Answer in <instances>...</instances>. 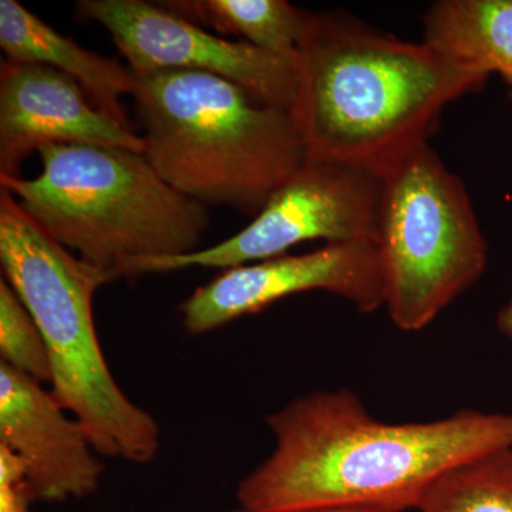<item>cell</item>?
<instances>
[{"instance_id":"6da1fadb","label":"cell","mask_w":512,"mask_h":512,"mask_svg":"<svg viewBox=\"0 0 512 512\" xmlns=\"http://www.w3.org/2000/svg\"><path fill=\"white\" fill-rule=\"evenodd\" d=\"M265 421L274 450L235 493L239 507L254 512L417 510L451 468L512 448V413L461 409L437 420L386 423L348 389L303 394Z\"/></svg>"},{"instance_id":"7a4b0ae2","label":"cell","mask_w":512,"mask_h":512,"mask_svg":"<svg viewBox=\"0 0 512 512\" xmlns=\"http://www.w3.org/2000/svg\"><path fill=\"white\" fill-rule=\"evenodd\" d=\"M295 66L291 114L306 158L377 174L429 143L446 107L488 80L343 12H311Z\"/></svg>"},{"instance_id":"3957f363","label":"cell","mask_w":512,"mask_h":512,"mask_svg":"<svg viewBox=\"0 0 512 512\" xmlns=\"http://www.w3.org/2000/svg\"><path fill=\"white\" fill-rule=\"evenodd\" d=\"M37 153L42 173L32 180L0 175V187L107 282L202 248L207 207L165 183L143 153L87 144H50Z\"/></svg>"},{"instance_id":"277c9868","label":"cell","mask_w":512,"mask_h":512,"mask_svg":"<svg viewBox=\"0 0 512 512\" xmlns=\"http://www.w3.org/2000/svg\"><path fill=\"white\" fill-rule=\"evenodd\" d=\"M133 96L144 156L165 183L201 204L255 218L306 160L291 111L214 74H134Z\"/></svg>"},{"instance_id":"5b68a950","label":"cell","mask_w":512,"mask_h":512,"mask_svg":"<svg viewBox=\"0 0 512 512\" xmlns=\"http://www.w3.org/2000/svg\"><path fill=\"white\" fill-rule=\"evenodd\" d=\"M0 262L45 339L57 403L80 421L101 457L151 463L160 427L121 390L94 326V295L107 279L50 237L3 187Z\"/></svg>"},{"instance_id":"8992f818","label":"cell","mask_w":512,"mask_h":512,"mask_svg":"<svg viewBox=\"0 0 512 512\" xmlns=\"http://www.w3.org/2000/svg\"><path fill=\"white\" fill-rule=\"evenodd\" d=\"M380 183L383 306L397 329L420 332L480 281L487 241L466 185L429 143L387 165Z\"/></svg>"},{"instance_id":"52a82bcc","label":"cell","mask_w":512,"mask_h":512,"mask_svg":"<svg viewBox=\"0 0 512 512\" xmlns=\"http://www.w3.org/2000/svg\"><path fill=\"white\" fill-rule=\"evenodd\" d=\"M380 185L375 171L306 158L248 227L212 247L148 262L144 274L187 268L225 271L286 255L296 245L318 239L376 244Z\"/></svg>"},{"instance_id":"ba28073f","label":"cell","mask_w":512,"mask_h":512,"mask_svg":"<svg viewBox=\"0 0 512 512\" xmlns=\"http://www.w3.org/2000/svg\"><path fill=\"white\" fill-rule=\"evenodd\" d=\"M82 18L99 23L134 74L188 70L214 74L266 106L291 111L298 90L292 60L211 35L160 3L146 0H80Z\"/></svg>"},{"instance_id":"9c48e42d","label":"cell","mask_w":512,"mask_h":512,"mask_svg":"<svg viewBox=\"0 0 512 512\" xmlns=\"http://www.w3.org/2000/svg\"><path fill=\"white\" fill-rule=\"evenodd\" d=\"M323 291L360 313L383 308L379 251L372 241L326 244L308 254L282 255L225 269L180 305L184 329L204 335L254 315L288 296Z\"/></svg>"},{"instance_id":"30bf717a","label":"cell","mask_w":512,"mask_h":512,"mask_svg":"<svg viewBox=\"0 0 512 512\" xmlns=\"http://www.w3.org/2000/svg\"><path fill=\"white\" fill-rule=\"evenodd\" d=\"M50 144L120 147L143 153L146 141L94 106L80 83L43 64L0 63V175Z\"/></svg>"},{"instance_id":"8fae6325","label":"cell","mask_w":512,"mask_h":512,"mask_svg":"<svg viewBox=\"0 0 512 512\" xmlns=\"http://www.w3.org/2000/svg\"><path fill=\"white\" fill-rule=\"evenodd\" d=\"M0 444L22 461L33 501L63 503L99 490L104 464L80 421L42 383L2 362Z\"/></svg>"},{"instance_id":"7c38bea8","label":"cell","mask_w":512,"mask_h":512,"mask_svg":"<svg viewBox=\"0 0 512 512\" xmlns=\"http://www.w3.org/2000/svg\"><path fill=\"white\" fill-rule=\"evenodd\" d=\"M0 46L8 62L43 64L72 77L97 109L133 128L123 97L134 93V74L116 59L83 49L16 0H0Z\"/></svg>"},{"instance_id":"4fadbf2b","label":"cell","mask_w":512,"mask_h":512,"mask_svg":"<svg viewBox=\"0 0 512 512\" xmlns=\"http://www.w3.org/2000/svg\"><path fill=\"white\" fill-rule=\"evenodd\" d=\"M423 25L424 42L461 66L500 74L512 99V0H439Z\"/></svg>"},{"instance_id":"5bb4252c","label":"cell","mask_w":512,"mask_h":512,"mask_svg":"<svg viewBox=\"0 0 512 512\" xmlns=\"http://www.w3.org/2000/svg\"><path fill=\"white\" fill-rule=\"evenodd\" d=\"M161 6L224 35L296 62L311 12L285 0H167Z\"/></svg>"},{"instance_id":"9a60e30c","label":"cell","mask_w":512,"mask_h":512,"mask_svg":"<svg viewBox=\"0 0 512 512\" xmlns=\"http://www.w3.org/2000/svg\"><path fill=\"white\" fill-rule=\"evenodd\" d=\"M420 512H512V448L464 461L437 478Z\"/></svg>"},{"instance_id":"2e32d148","label":"cell","mask_w":512,"mask_h":512,"mask_svg":"<svg viewBox=\"0 0 512 512\" xmlns=\"http://www.w3.org/2000/svg\"><path fill=\"white\" fill-rule=\"evenodd\" d=\"M0 362L39 383H50L45 339L12 286L0 281Z\"/></svg>"},{"instance_id":"e0dca14e","label":"cell","mask_w":512,"mask_h":512,"mask_svg":"<svg viewBox=\"0 0 512 512\" xmlns=\"http://www.w3.org/2000/svg\"><path fill=\"white\" fill-rule=\"evenodd\" d=\"M497 329L505 338L512 340V296L497 313Z\"/></svg>"},{"instance_id":"ac0fdd59","label":"cell","mask_w":512,"mask_h":512,"mask_svg":"<svg viewBox=\"0 0 512 512\" xmlns=\"http://www.w3.org/2000/svg\"><path fill=\"white\" fill-rule=\"evenodd\" d=\"M227 512H254L245 510V508H237V510L227 511ZM301 512H384V511H376V510H360V508H329V510H311V511H301Z\"/></svg>"}]
</instances>
